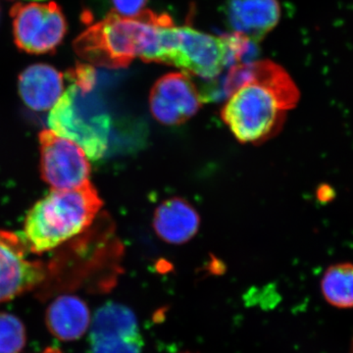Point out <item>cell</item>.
<instances>
[{"label": "cell", "instance_id": "cell-1", "mask_svg": "<svg viewBox=\"0 0 353 353\" xmlns=\"http://www.w3.org/2000/svg\"><path fill=\"white\" fill-rule=\"evenodd\" d=\"M299 101V88L280 65L252 62V78L228 99L221 117L239 141L260 145L280 132Z\"/></svg>", "mask_w": 353, "mask_h": 353}, {"label": "cell", "instance_id": "cell-2", "mask_svg": "<svg viewBox=\"0 0 353 353\" xmlns=\"http://www.w3.org/2000/svg\"><path fill=\"white\" fill-rule=\"evenodd\" d=\"M101 208V199L90 181L75 189L51 190L26 216L23 240L30 252H50L82 234Z\"/></svg>", "mask_w": 353, "mask_h": 353}, {"label": "cell", "instance_id": "cell-3", "mask_svg": "<svg viewBox=\"0 0 353 353\" xmlns=\"http://www.w3.org/2000/svg\"><path fill=\"white\" fill-rule=\"evenodd\" d=\"M141 59L171 65L187 75L211 81L232 66L228 34L215 37L190 27H175L173 20L157 26Z\"/></svg>", "mask_w": 353, "mask_h": 353}, {"label": "cell", "instance_id": "cell-4", "mask_svg": "<svg viewBox=\"0 0 353 353\" xmlns=\"http://www.w3.org/2000/svg\"><path fill=\"white\" fill-rule=\"evenodd\" d=\"M158 15L145 10L130 18L111 11L77 37L74 50L90 65L109 69L126 68L141 54L146 34Z\"/></svg>", "mask_w": 353, "mask_h": 353}, {"label": "cell", "instance_id": "cell-5", "mask_svg": "<svg viewBox=\"0 0 353 353\" xmlns=\"http://www.w3.org/2000/svg\"><path fill=\"white\" fill-rule=\"evenodd\" d=\"M92 92L70 83L50 109L48 125L59 136L81 146L88 159L99 160L108 150L111 118Z\"/></svg>", "mask_w": 353, "mask_h": 353}, {"label": "cell", "instance_id": "cell-6", "mask_svg": "<svg viewBox=\"0 0 353 353\" xmlns=\"http://www.w3.org/2000/svg\"><path fill=\"white\" fill-rule=\"evenodd\" d=\"M10 16L14 41L29 54H53L68 31L66 17L57 2L16 3Z\"/></svg>", "mask_w": 353, "mask_h": 353}, {"label": "cell", "instance_id": "cell-7", "mask_svg": "<svg viewBox=\"0 0 353 353\" xmlns=\"http://www.w3.org/2000/svg\"><path fill=\"white\" fill-rule=\"evenodd\" d=\"M39 138L41 178L51 189H75L90 181V159L81 146L50 129Z\"/></svg>", "mask_w": 353, "mask_h": 353}, {"label": "cell", "instance_id": "cell-8", "mask_svg": "<svg viewBox=\"0 0 353 353\" xmlns=\"http://www.w3.org/2000/svg\"><path fill=\"white\" fill-rule=\"evenodd\" d=\"M29 252L17 234L0 231V303L34 289L48 278V267L28 259Z\"/></svg>", "mask_w": 353, "mask_h": 353}, {"label": "cell", "instance_id": "cell-9", "mask_svg": "<svg viewBox=\"0 0 353 353\" xmlns=\"http://www.w3.org/2000/svg\"><path fill=\"white\" fill-rule=\"evenodd\" d=\"M88 329L94 353H141L143 350L138 320L126 306L105 304L97 311Z\"/></svg>", "mask_w": 353, "mask_h": 353}, {"label": "cell", "instance_id": "cell-10", "mask_svg": "<svg viewBox=\"0 0 353 353\" xmlns=\"http://www.w3.org/2000/svg\"><path fill=\"white\" fill-rule=\"evenodd\" d=\"M201 97L185 73H169L158 79L150 94L153 117L165 126H178L194 117L201 108Z\"/></svg>", "mask_w": 353, "mask_h": 353}, {"label": "cell", "instance_id": "cell-11", "mask_svg": "<svg viewBox=\"0 0 353 353\" xmlns=\"http://www.w3.org/2000/svg\"><path fill=\"white\" fill-rule=\"evenodd\" d=\"M225 14L234 32L257 43L277 26L281 6L278 0H229Z\"/></svg>", "mask_w": 353, "mask_h": 353}, {"label": "cell", "instance_id": "cell-12", "mask_svg": "<svg viewBox=\"0 0 353 353\" xmlns=\"http://www.w3.org/2000/svg\"><path fill=\"white\" fill-rule=\"evenodd\" d=\"M18 90L32 110H50L64 92V74L51 65H31L20 74Z\"/></svg>", "mask_w": 353, "mask_h": 353}, {"label": "cell", "instance_id": "cell-13", "mask_svg": "<svg viewBox=\"0 0 353 353\" xmlns=\"http://www.w3.org/2000/svg\"><path fill=\"white\" fill-rule=\"evenodd\" d=\"M201 217L196 208L182 197L162 202L153 216V228L165 243L183 245L197 234Z\"/></svg>", "mask_w": 353, "mask_h": 353}, {"label": "cell", "instance_id": "cell-14", "mask_svg": "<svg viewBox=\"0 0 353 353\" xmlns=\"http://www.w3.org/2000/svg\"><path fill=\"white\" fill-rule=\"evenodd\" d=\"M46 324L51 334L59 340H78L90 328V310L79 297L60 296L48 307Z\"/></svg>", "mask_w": 353, "mask_h": 353}, {"label": "cell", "instance_id": "cell-15", "mask_svg": "<svg viewBox=\"0 0 353 353\" xmlns=\"http://www.w3.org/2000/svg\"><path fill=\"white\" fill-rule=\"evenodd\" d=\"M323 296L338 308L353 307V264L333 265L323 276Z\"/></svg>", "mask_w": 353, "mask_h": 353}, {"label": "cell", "instance_id": "cell-16", "mask_svg": "<svg viewBox=\"0 0 353 353\" xmlns=\"http://www.w3.org/2000/svg\"><path fill=\"white\" fill-rule=\"evenodd\" d=\"M25 343L23 323L16 316L0 313V353H19Z\"/></svg>", "mask_w": 353, "mask_h": 353}, {"label": "cell", "instance_id": "cell-17", "mask_svg": "<svg viewBox=\"0 0 353 353\" xmlns=\"http://www.w3.org/2000/svg\"><path fill=\"white\" fill-rule=\"evenodd\" d=\"M64 76L69 83H75L77 87L85 92H92L97 85V71L90 64L77 63L76 66L69 69Z\"/></svg>", "mask_w": 353, "mask_h": 353}, {"label": "cell", "instance_id": "cell-18", "mask_svg": "<svg viewBox=\"0 0 353 353\" xmlns=\"http://www.w3.org/2000/svg\"><path fill=\"white\" fill-rule=\"evenodd\" d=\"M148 0H111L114 7V12L123 17H136L143 11Z\"/></svg>", "mask_w": 353, "mask_h": 353}, {"label": "cell", "instance_id": "cell-19", "mask_svg": "<svg viewBox=\"0 0 353 353\" xmlns=\"http://www.w3.org/2000/svg\"><path fill=\"white\" fill-rule=\"evenodd\" d=\"M41 353H63L60 352L59 350H57V348H48V350H44L43 352Z\"/></svg>", "mask_w": 353, "mask_h": 353}, {"label": "cell", "instance_id": "cell-20", "mask_svg": "<svg viewBox=\"0 0 353 353\" xmlns=\"http://www.w3.org/2000/svg\"><path fill=\"white\" fill-rule=\"evenodd\" d=\"M1 12H2L1 6H0V20H1Z\"/></svg>", "mask_w": 353, "mask_h": 353}, {"label": "cell", "instance_id": "cell-21", "mask_svg": "<svg viewBox=\"0 0 353 353\" xmlns=\"http://www.w3.org/2000/svg\"><path fill=\"white\" fill-rule=\"evenodd\" d=\"M37 1H39V0H37Z\"/></svg>", "mask_w": 353, "mask_h": 353}]
</instances>
